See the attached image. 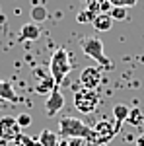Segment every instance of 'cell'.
<instances>
[{
  "label": "cell",
  "instance_id": "1",
  "mask_svg": "<svg viewBox=\"0 0 144 146\" xmlns=\"http://www.w3.org/2000/svg\"><path fill=\"white\" fill-rule=\"evenodd\" d=\"M58 133L66 138H74V136H80V138H86V140H92L94 136V129L88 127L82 119H76V117H62L58 119Z\"/></svg>",
  "mask_w": 144,
  "mask_h": 146
},
{
  "label": "cell",
  "instance_id": "2",
  "mask_svg": "<svg viewBox=\"0 0 144 146\" xmlns=\"http://www.w3.org/2000/svg\"><path fill=\"white\" fill-rule=\"evenodd\" d=\"M70 55H68L66 49H56L53 56H51V64H49V72H51V76L55 80L56 86H60L64 78L68 76V72H70Z\"/></svg>",
  "mask_w": 144,
  "mask_h": 146
},
{
  "label": "cell",
  "instance_id": "3",
  "mask_svg": "<svg viewBox=\"0 0 144 146\" xmlns=\"http://www.w3.org/2000/svg\"><path fill=\"white\" fill-rule=\"evenodd\" d=\"M80 49L84 51L86 56L94 58L100 66H105V68L111 66V60L103 53V41H101L100 37H84L80 41Z\"/></svg>",
  "mask_w": 144,
  "mask_h": 146
},
{
  "label": "cell",
  "instance_id": "4",
  "mask_svg": "<svg viewBox=\"0 0 144 146\" xmlns=\"http://www.w3.org/2000/svg\"><path fill=\"white\" fill-rule=\"evenodd\" d=\"M121 125L119 121H115V119H107V121H100V123L94 127V136H92V144H107L111 138H115V136L119 135V129H121Z\"/></svg>",
  "mask_w": 144,
  "mask_h": 146
},
{
  "label": "cell",
  "instance_id": "5",
  "mask_svg": "<svg viewBox=\"0 0 144 146\" xmlns=\"http://www.w3.org/2000/svg\"><path fill=\"white\" fill-rule=\"evenodd\" d=\"M98 103H100V96H98L96 90L80 88V90H76V94H74V107H76L80 113H84V115L96 111Z\"/></svg>",
  "mask_w": 144,
  "mask_h": 146
},
{
  "label": "cell",
  "instance_id": "6",
  "mask_svg": "<svg viewBox=\"0 0 144 146\" xmlns=\"http://www.w3.org/2000/svg\"><path fill=\"white\" fill-rule=\"evenodd\" d=\"M22 135V127L18 125V119L16 117H0V138L8 140V142H14L18 136Z\"/></svg>",
  "mask_w": 144,
  "mask_h": 146
},
{
  "label": "cell",
  "instance_id": "7",
  "mask_svg": "<svg viewBox=\"0 0 144 146\" xmlns=\"http://www.w3.org/2000/svg\"><path fill=\"white\" fill-rule=\"evenodd\" d=\"M33 76L37 78V84H35V92L39 94V96H45V94H51V92L58 88L55 84V80L51 76V72H43L41 68H37L33 72Z\"/></svg>",
  "mask_w": 144,
  "mask_h": 146
},
{
  "label": "cell",
  "instance_id": "8",
  "mask_svg": "<svg viewBox=\"0 0 144 146\" xmlns=\"http://www.w3.org/2000/svg\"><path fill=\"white\" fill-rule=\"evenodd\" d=\"M101 84V70L98 66H88L80 72V86L88 88V90H96Z\"/></svg>",
  "mask_w": 144,
  "mask_h": 146
},
{
  "label": "cell",
  "instance_id": "9",
  "mask_svg": "<svg viewBox=\"0 0 144 146\" xmlns=\"http://www.w3.org/2000/svg\"><path fill=\"white\" fill-rule=\"evenodd\" d=\"M62 107H64V96L60 94L58 88H55V90L49 94V100L45 103V111H47L49 117H53V115H56Z\"/></svg>",
  "mask_w": 144,
  "mask_h": 146
},
{
  "label": "cell",
  "instance_id": "10",
  "mask_svg": "<svg viewBox=\"0 0 144 146\" xmlns=\"http://www.w3.org/2000/svg\"><path fill=\"white\" fill-rule=\"evenodd\" d=\"M39 35H41V27H39V23H35V22L23 23L22 29H20V37L23 41H37Z\"/></svg>",
  "mask_w": 144,
  "mask_h": 146
},
{
  "label": "cell",
  "instance_id": "11",
  "mask_svg": "<svg viewBox=\"0 0 144 146\" xmlns=\"http://www.w3.org/2000/svg\"><path fill=\"white\" fill-rule=\"evenodd\" d=\"M113 23H115V20L111 18L109 14H98L96 18H94V22H92V25H94V29L96 31H109L111 27H113Z\"/></svg>",
  "mask_w": 144,
  "mask_h": 146
},
{
  "label": "cell",
  "instance_id": "12",
  "mask_svg": "<svg viewBox=\"0 0 144 146\" xmlns=\"http://www.w3.org/2000/svg\"><path fill=\"white\" fill-rule=\"evenodd\" d=\"M0 100H6V101H10V103L20 101L18 94L14 90V86H12L8 80H0Z\"/></svg>",
  "mask_w": 144,
  "mask_h": 146
},
{
  "label": "cell",
  "instance_id": "13",
  "mask_svg": "<svg viewBox=\"0 0 144 146\" xmlns=\"http://www.w3.org/2000/svg\"><path fill=\"white\" fill-rule=\"evenodd\" d=\"M37 144L39 146H66V144H60V142H58V135H55V133L49 131V129H45V131L39 133Z\"/></svg>",
  "mask_w": 144,
  "mask_h": 146
},
{
  "label": "cell",
  "instance_id": "14",
  "mask_svg": "<svg viewBox=\"0 0 144 146\" xmlns=\"http://www.w3.org/2000/svg\"><path fill=\"white\" fill-rule=\"evenodd\" d=\"M129 113H131V109H129L125 103H117V105L113 107V117H115V121H119V123H125V121L129 119Z\"/></svg>",
  "mask_w": 144,
  "mask_h": 146
},
{
  "label": "cell",
  "instance_id": "15",
  "mask_svg": "<svg viewBox=\"0 0 144 146\" xmlns=\"http://www.w3.org/2000/svg\"><path fill=\"white\" fill-rule=\"evenodd\" d=\"M47 18H49V12H47V8H45V6L37 4V6H33V8H31V20H33L35 23L45 22Z\"/></svg>",
  "mask_w": 144,
  "mask_h": 146
},
{
  "label": "cell",
  "instance_id": "16",
  "mask_svg": "<svg viewBox=\"0 0 144 146\" xmlns=\"http://www.w3.org/2000/svg\"><path fill=\"white\" fill-rule=\"evenodd\" d=\"M127 123H131L133 127H142V125H144V115H142V111H140L138 107H133V109H131V113H129Z\"/></svg>",
  "mask_w": 144,
  "mask_h": 146
},
{
  "label": "cell",
  "instance_id": "17",
  "mask_svg": "<svg viewBox=\"0 0 144 146\" xmlns=\"http://www.w3.org/2000/svg\"><path fill=\"white\" fill-rule=\"evenodd\" d=\"M14 146H39V144H37V140L31 138L29 135H20L14 140Z\"/></svg>",
  "mask_w": 144,
  "mask_h": 146
},
{
  "label": "cell",
  "instance_id": "18",
  "mask_svg": "<svg viewBox=\"0 0 144 146\" xmlns=\"http://www.w3.org/2000/svg\"><path fill=\"white\" fill-rule=\"evenodd\" d=\"M86 2V10L94 12V14H101V4L105 0H84Z\"/></svg>",
  "mask_w": 144,
  "mask_h": 146
},
{
  "label": "cell",
  "instance_id": "19",
  "mask_svg": "<svg viewBox=\"0 0 144 146\" xmlns=\"http://www.w3.org/2000/svg\"><path fill=\"white\" fill-rule=\"evenodd\" d=\"M109 16L115 20V22H119V20H125L127 18V8H119V6H113L109 12Z\"/></svg>",
  "mask_w": 144,
  "mask_h": 146
},
{
  "label": "cell",
  "instance_id": "20",
  "mask_svg": "<svg viewBox=\"0 0 144 146\" xmlns=\"http://www.w3.org/2000/svg\"><path fill=\"white\" fill-rule=\"evenodd\" d=\"M111 6H119V8H133L138 0H107Z\"/></svg>",
  "mask_w": 144,
  "mask_h": 146
},
{
  "label": "cell",
  "instance_id": "21",
  "mask_svg": "<svg viewBox=\"0 0 144 146\" xmlns=\"http://www.w3.org/2000/svg\"><path fill=\"white\" fill-rule=\"evenodd\" d=\"M16 119H18V125H20L22 129H27V127L31 125V115H27V113H22V115H18Z\"/></svg>",
  "mask_w": 144,
  "mask_h": 146
},
{
  "label": "cell",
  "instance_id": "22",
  "mask_svg": "<svg viewBox=\"0 0 144 146\" xmlns=\"http://www.w3.org/2000/svg\"><path fill=\"white\" fill-rule=\"evenodd\" d=\"M98 14H94V12H90V10H84L80 12V16H78V22H94V18H96Z\"/></svg>",
  "mask_w": 144,
  "mask_h": 146
},
{
  "label": "cell",
  "instance_id": "23",
  "mask_svg": "<svg viewBox=\"0 0 144 146\" xmlns=\"http://www.w3.org/2000/svg\"><path fill=\"white\" fill-rule=\"evenodd\" d=\"M66 146H90V142L86 138H80V136H74V138H68Z\"/></svg>",
  "mask_w": 144,
  "mask_h": 146
},
{
  "label": "cell",
  "instance_id": "24",
  "mask_svg": "<svg viewBox=\"0 0 144 146\" xmlns=\"http://www.w3.org/2000/svg\"><path fill=\"white\" fill-rule=\"evenodd\" d=\"M136 146H144V135H140L136 138Z\"/></svg>",
  "mask_w": 144,
  "mask_h": 146
},
{
  "label": "cell",
  "instance_id": "25",
  "mask_svg": "<svg viewBox=\"0 0 144 146\" xmlns=\"http://www.w3.org/2000/svg\"><path fill=\"white\" fill-rule=\"evenodd\" d=\"M8 144H10L8 140H4V138H0V146H8Z\"/></svg>",
  "mask_w": 144,
  "mask_h": 146
},
{
  "label": "cell",
  "instance_id": "26",
  "mask_svg": "<svg viewBox=\"0 0 144 146\" xmlns=\"http://www.w3.org/2000/svg\"><path fill=\"white\" fill-rule=\"evenodd\" d=\"M103 146H109V144H103Z\"/></svg>",
  "mask_w": 144,
  "mask_h": 146
}]
</instances>
